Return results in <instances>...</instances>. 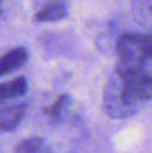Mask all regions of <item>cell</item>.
I'll list each match as a JSON object with an SVG mask.
<instances>
[{"label": "cell", "instance_id": "7", "mask_svg": "<svg viewBox=\"0 0 152 153\" xmlns=\"http://www.w3.org/2000/svg\"><path fill=\"white\" fill-rule=\"evenodd\" d=\"M70 105H72V98L67 94H62L61 97H58L55 100V102L46 110L48 118L53 122H61L63 120L66 111L69 110Z\"/></svg>", "mask_w": 152, "mask_h": 153}, {"label": "cell", "instance_id": "1", "mask_svg": "<svg viewBox=\"0 0 152 153\" xmlns=\"http://www.w3.org/2000/svg\"><path fill=\"white\" fill-rule=\"evenodd\" d=\"M152 100V67L121 70L116 67L102 94L105 113L112 118H127Z\"/></svg>", "mask_w": 152, "mask_h": 153}, {"label": "cell", "instance_id": "8", "mask_svg": "<svg viewBox=\"0 0 152 153\" xmlns=\"http://www.w3.org/2000/svg\"><path fill=\"white\" fill-rule=\"evenodd\" d=\"M15 153H51L45 141L39 137H31L23 140L16 146Z\"/></svg>", "mask_w": 152, "mask_h": 153}, {"label": "cell", "instance_id": "6", "mask_svg": "<svg viewBox=\"0 0 152 153\" xmlns=\"http://www.w3.org/2000/svg\"><path fill=\"white\" fill-rule=\"evenodd\" d=\"M27 91V79L24 76H18L8 82L0 83V103L24 95Z\"/></svg>", "mask_w": 152, "mask_h": 153}, {"label": "cell", "instance_id": "4", "mask_svg": "<svg viewBox=\"0 0 152 153\" xmlns=\"http://www.w3.org/2000/svg\"><path fill=\"white\" fill-rule=\"evenodd\" d=\"M28 61V51L24 47H16L0 56V76H4L23 67Z\"/></svg>", "mask_w": 152, "mask_h": 153}, {"label": "cell", "instance_id": "9", "mask_svg": "<svg viewBox=\"0 0 152 153\" xmlns=\"http://www.w3.org/2000/svg\"><path fill=\"white\" fill-rule=\"evenodd\" d=\"M0 12H1V0H0Z\"/></svg>", "mask_w": 152, "mask_h": 153}, {"label": "cell", "instance_id": "5", "mask_svg": "<svg viewBox=\"0 0 152 153\" xmlns=\"http://www.w3.org/2000/svg\"><path fill=\"white\" fill-rule=\"evenodd\" d=\"M69 15V7L65 1H53L43 7L40 11L35 13L34 19L38 23H50V22H59L67 18Z\"/></svg>", "mask_w": 152, "mask_h": 153}, {"label": "cell", "instance_id": "3", "mask_svg": "<svg viewBox=\"0 0 152 153\" xmlns=\"http://www.w3.org/2000/svg\"><path fill=\"white\" fill-rule=\"evenodd\" d=\"M27 103H15L0 109V130L12 132L19 126L27 113Z\"/></svg>", "mask_w": 152, "mask_h": 153}, {"label": "cell", "instance_id": "2", "mask_svg": "<svg viewBox=\"0 0 152 153\" xmlns=\"http://www.w3.org/2000/svg\"><path fill=\"white\" fill-rule=\"evenodd\" d=\"M117 69L137 70L152 67V34H124L117 40Z\"/></svg>", "mask_w": 152, "mask_h": 153}]
</instances>
